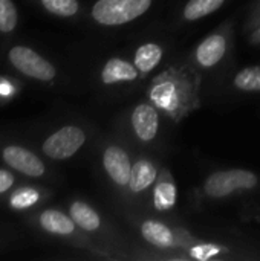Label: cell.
Instances as JSON below:
<instances>
[{"label":"cell","instance_id":"21","mask_svg":"<svg viewBox=\"0 0 260 261\" xmlns=\"http://www.w3.org/2000/svg\"><path fill=\"white\" fill-rule=\"evenodd\" d=\"M225 252V248L218 245H199L190 249V255L196 260H210Z\"/></svg>","mask_w":260,"mask_h":261},{"label":"cell","instance_id":"12","mask_svg":"<svg viewBox=\"0 0 260 261\" xmlns=\"http://www.w3.org/2000/svg\"><path fill=\"white\" fill-rule=\"evenodd\" d=\"M153 205L158 211L166 213L176 205V185L167 170H162V176H158L153 188Z\"/></svg>","mask_w":260,"mask_h":261},{"label":"cell","instance_id":"23","mask_svg":"<svg viewBox=\"0 0 260 261\" xmlns=\"http://www.w3.org/2000/svg\"><path fill=\"white\" fill-rule=\"evenodd\" d=\"M14 184V176L5 170H0V193L8 191Z\"/></svg>","mask_w":260,"mask_h":261},{"label":"cell","instance_id":"11","mask_svg":"<svg viewBox=\"0 0 260 261\" xmlns=\"http://www.w3.org/2000/svg\"><path fill=\"white\" fill-rule=\"evenodd\" d=\"M158 179V168L149 159H138L132 165V174L129 180V190L133 194L149 190Z\"/></svg>","mask_w":260,"mask_h":261},{"label":"cell","instance_id":"20","mask_svg":"<svg viewBox=\"0 0 260 261\" xmlns=\"http://www.w3.org/2000/svg\"><path fill=\"white\" fill-rule=\"evenodd\" d=\"M17 24V9L11 0H0V31L9 32Z\"/></svg>","mask_w":260,"mask_h":261},{"label":"cell","instance_id":"13","mask_svg":"<svg viewBox=\"0 0 260 261\" xmlns=\"http://www.w3.org/2000/svg\"><path fill=\"white\" fill-rule=\"evenodd\" d=\"M141 234L147 243L158 249H170L175 245L173 231L166 223L158 220H146L141 225Z\"/></svg>","mask_w":260,"mask_h":261},{"label":"cell","instance_id":"9","mask_svg":"<svg viewBox=\"0 0 260 261\" xmlns=\"http://www.w3.org/2000/svg\"><path fill=\"white\" fill-rule=\"evenodd\" d=\"M227 52V37L222 32H215L202 40V43L195 50L196 63L204 67H215L222 61Z\"/></svg>","mask_w":260,"mask_h":261},{"label":"cell","instance_id":"15","mask_svg":"<svg viewBox=\"0 0 260 261\" xmlns=\"http://www.w3.org/2000/svg\"><path fill=\"white\" fill-rule=\"evenodd\" d=\"M70 217L77 226L89 232L97 231L101 225V219L98 213L84 202H74L70 205Z\"/></svg>","mask_w":260,"mask_h":261},{"label":"cell","instance_id":"14","mask_svg":"<svg viewBox=\"0 0 260 261\" xmlns=\"http://www.w3.org/2000/svg\"><path fill=\"white\" fill-rule=\"evenodd\" d=\"M162 55H164L162 46L155 41H149L136 49L133 57V64L136 66L141 75H147L161 63Z\"/></svg>","mask_w":260,"mask_h":261},{"label":"cell","instance_id":"8","mask_svg":"<svg viewBox=\"0 0 260 261\" xmlns=\"http://www.w3.org/2000/svg\"><path fill=\"white\" fill-rule=\"evenodd\" d=\"M3 159L9 167L15 168L17 171H20L26 176L40 177L44 174L43 162L34 153L28 151L26 148L17 147V145L6 147L3 150Z\"/></svg>","mask_w":260,"mask_h":261},{"label":"cell","instance_id":"4","mask_svg":"<svg viewBox=\"0 0 260 261\" xmlns=\"http://www.w3.org/2000/svg\"><path fill=\"white\" fill-rule=\"evenodd\" d=\"M86 142V133L77 125H66L52 133L43 144L46 156L55 161L74 156Z\"/></svg>","mask_w":260,"mask_h":261},{"label":"cell","instance_id":"19","mask_svg":"<svg viewBox=\"0 0 260 261\" xmlns=\"http://www.w3.org/2000/svg\"><path fill=\"white\" fill-rule=\"evenodd\" d=\"M44 8L60 17H72L78 12V0H41Z\"/></svg>","mask_w":260,"mask_h":261},{"label":"cell","instance_id":"1","mask_svg":"<svg viewBox=\"0 0 260 261\" xmlns=\"http://www.w3.org/2000/svg\"><path fill=\"white\" fill-rule=\"evenodd\" d=\"M147 98L161 113L179 122L201 106V76L187 66H172L150 81Z\"/></svg>","mask_w":260,"mask_h":261},{"label":"cell","instance_id":"5","mask_svg":"<svg viewBox=\"0 0 260 261\" xmlns=\"http://www.w3.org/2000/svg\"><path fill=\"white\" fill-rule=\"evenodd\" d=\"M9 60L20 72H23L31 78L40 81H49L55 76V67L29 47L25 46L12 47L9 50Z\"/></svg>","mask_w":260,"mask_h":261},{"label":"cell","instance_id":"6","mask_svg":"<svg viewBox=\"0 0 260 261\" xmlns=\"http://www.w3.org/2000/svg\"><path fill=\"white\" fill-rule=\"evenodd\" d=\"M130 122L135 136L143 142H150L159 130V110L153 102H141L132 110Z\"/></svg>","mask_w":260,"mask_h":261},{"label":"cell","instance_id":"18","mask_svg":"<svg viewBox=\"0 0 260 261\" xmlns=\"http://www.w3.org/2000/svg\"><path fill=\"white\" fill-rule=\"evenodd\" d=\"M236 89L242 92H260V66H251L242 69L233 80Z\"/></svg>","mask_w":260,"mask_h":261},{"label":"cell","instance_id":"7","mask_svg":"<svg viewBox=\"0 0 260 261\" xmlns=\"http://www.w3.org/2000/svg\"><path fill=\"white\" fill-rule=\"evenodd\" d=\"M132 165L127 151L118 145H109L103 153V167L106 173L121 188L129 187Z\"/></svg>","mask_w":260,"mask_h":261},{"label":"cell","instance_id":"24","mask_svg":"<svg viewBox=\"0 0 260 261\" xmlns=\"http://www.w3.org/2000/svg\"><path fill=\"white\" fill-rule=\"evenodd\" d=\"M257 35H259V38H260V29H259V32H257Z\"/></svg>","mask_w":260,"mask_h":261},{"label":"cell","instance_id":"22","mask_svg":"<svg viewBox=\"0 0 260 261\" xmlns=\"http://www.w3.org/2000/svg\"><path fill=\"white\" fill-rule=\"evenodd\" d=\"M38 200V193L32 188H25L21 191H17L12 199H11V205L14 208H28L31 205H34Z\"/></svg>","mask_w":260,"mask_h":261},{"label":"cell","instance_id":"3","mask_svg":"<svg viewBox=\"0 0 260 261\" xmlns=\"http://www.w3.org/2000/svg\"><path fill=\"white\" fill-rule=\"evenodd\" d=\"M259 184L256 173L242 168L221 170L210 174L204 184V193L210 199H225L239 191L254 190Z\"/></svg>","mask_w":260,"mask_h":261},{"label":"cell","instance_id":"17","mask_svg":"<svg viewBox=\"0 0 260 261\" xmlns=\"http://www.w3.org/2000/svg\"><path fill=\"white\" fill-rule=\"evenodd\" d=\"M224 2L225 0H188L182 11V17L188 21L204 18L205 15H210L211 12L219 9Z\"/></svg>","mask_w":260,"mask_h":261},{"label":"cell","instance_id":"16","mask_svg":"<svg viewBox=\"0 0 260 261\" xmlns=\"http://www.w3.org/2000/svg\"><path fill=\"white\" fill-rule=\"evenodd\" d=\"M40 223L46 231L58 236H69L75 231V222L72 220V217L69 219L63 213L54 210L44 211L40 216Z\"/></svg>","mask_w":260,"mask_h":261},{"label":"cell","instance_id":"10","mask_svg":"<svg viewBox=\"0 0 260 261\" xmlns=\"http://www.w3.org/2000/svg\"><path fill=\"white\" fill-rule=\"evenodd\" d=\"M138 78L139 70L136 69V66L123 58H110L101 70V81L104 84L130 83Z\"/></svg>","mask_w":260,"mask_h":261},{"label":"cell","instance_id":"2","mask_svg":"<svg viewBox=\"0 0 260 261\" xmlns=\"http://www.w3.org/2000/svg\"><path fill=\"white\" fill-rule=\"evenodd\" d=\"M152 6V0H97L92 17L103 26H121L139 18Z\"/></svg>","mask_w":260,"mask_h":261}]
</instances>
